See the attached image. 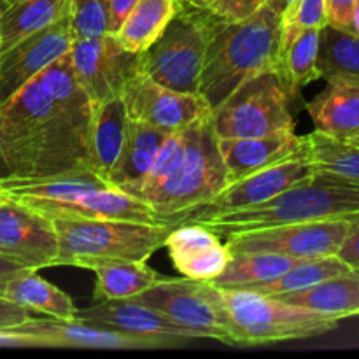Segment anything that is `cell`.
<instances>
[{"instance_id": "32", "label": "cell", "mask_w": 359, "mask_h": 359, "mask_svg": "<svg viewBox=\"0 0 359 359\" xmlns=\"http://www.w3.org/2000/svg\"><path fill=\"white\" fill-rule=\"evenodd\" d=\"M349 272L351 269L339 256L300 259L297 265L291 266L287 272H284L277 279L263 284H256V286L248 287V290L262 294H269V297H276V294L284 293H297V291L309 290V287L316 286V284L323 283V280L332 279V277L337 276H344V273Z\"/></svg>"}, {"instance_id": "21", "label": "cell", "mask_w": 359, "mask_h": 359, "mask_svg": "<svg viewBox=\"0 0 359 359\" xmlns=\"http://www.w3.org/2000/svg\"><path fill=\"white\" fill-rule=\"evenodd\" d=\"M316 132L342 142L359 139V81L328 77L325 90L307 102Z\"/></svg>"}, {"instance_id": "11", "label": "cell", "mask_w": 359, "mask_h": 359, "mask_svg": "<svg viewBox=\"0 0 359 359\" xmlns=\"http://www.w3.org/2000/svg\"><path fill=\"white\" fill-rule=\"evenodd\" d=\"M314 172V165L300 156L283 161L279 165L263 168L255 174L231 181L226 188L221 189L210 200L193 207V209L184 210V212L167 217L163 223L170 224V226L182 223H203L216 216H224V214L262 205L283 193L284 189L309 179Z\"/></svg>"}, {"instance_id": "16", "label": "cell", "mask_w": 359, "mask_h": 359, "mask_svg": "<svg viewBox=\"0 0 359 359\" xmlns=\"http://www.w3.org/2000/svg\"><path fill=\"white\" fill-rule=\"evenodd\" d=\"M139 55L126 53L114 35L74 39L70 48L74 72L91 102L118 97L123 83L137 67Z\"/></svg>"}, {"instance_id": "17", "label": "cell", "mask_w": 359, "mask_h": 359, "mask_svg": "<svg viewBox=\"0 0 359 359\" xmlns=\"http://www.w3.org/2000/svg\"><path fill=\"white\" fill-rule=\"evenodd\" d=\"M18 332L32 337L37 347H69V349L100 351H144L161 349L154 340L118 332L107 326L79 319L34 318L14 326Z\"/></svg>"}, {"instance_id": "18", "label": "cell", "mask_w": 359, "mask_h": 359, "mask_svg": "<svg viewBox=\"0 0 359 359\" xmlns=\"http://www.w3.org/2000/svg\"><path fill=\"white\" fill-rule=\"evenodd\" d=\"M76 319L154 340L160 344L161 349L196 340L191 333L172 323L167 316L135 298L95 302L90 307L81 311L77 309Z\"/></svg>"}, {"instance_id": "47", "label": "cell", "mask_w": 359, "mask_h": 359, "mask_svg": "<svg viewBox=\"0 0 359 359\" xmlns=\"http://www.w3.org/2000/svg\"><path fill=\"white\" fill-rule=\"evenodd\" d=\"M186 2H189V4H195L196 0H186Z\"/></svg>"}, {"instance_id": "39", "label": "cell", "mask_w": 359, "mask_h": 359, "mask_svg": "<svg viewBox=\"0 0 359 359\" xmlns=\"http://www.w3.org/2000/svg\"><path fill=\"white\" fill-rule=\"evenodd\" d=\"M32 318V312L27 309L20 307L14 302L0 297V330L13 328V326L21 325Z\"/></svg>"}, {"instance_id": "31", "label": "cell", "mask_w": 359, "mask_h": 359, "mask_svg": "<svg viewBox=\"0 0 359 359\" xmlns=\"http://www.w3.org/2000/svg\"><path fill=\"white\" fill-rule=\"evenodd\" d=\"M298 156L314 165L318 170L330 172L347 181L359 182V146L332 139L321 132L302 135Z\"/></svg>"}, {"instance_id": "48", "label": "cell", "mask_w": 359, "mask_h": 359, "mask_svg": "<svg viewBox=\"0 0 359 359\" xmlns=\"http://www.w3.org/2000/svg\"><path fill=\"white\" fill-rule=\"evenodd\" d=\"M351 144H358V146H359V139H356L354 142H351Z\"/></svg>"}, {"instance_id": "15", "label": "cell", "mask_w": 359, "mask_h": 359, "mask_svg": "<svg viewBox=\"0 0 359 359\" xmlns=\"http://www.w3.org/2000/svg\"><path fill=\"white\" fill-rule=\"evenodd\" d=\"M72 42L70 16H67L6 49L0 65V104L9 100L55 60L69 53Z\"/></svg>"}, {"instance_id": "1", "label": "cell", "mask_w": 359, "mask_h": 359, "mask_svg": "<svg viewBox=\"0 0 359 359\" xmlns=\"http://www.w3.org/2000/svg\"><path fill=\"white\" fill-rule=\"evenodd\" d=\"M91 114L56 104L37 77L25 84L0 104V147L9 177L35 179L83 168L93 170Z\"/></svg>"}, {"instance_id": "30", "label": "cell", "mask_w": 359, "mask_h": 359, "mask_svg": "<svg viewBox=\"0 0 359 359\" xmlns=\"http://www.w3.org/2000/svg\"><path fill=\"white\" fill-rule=\"evenodd\" d=\"M97 277L95 302L130 300L161 279L146 262H107L91 269Z\"/></svg>"}, {"instance_id": "4", "label": "cell", "mask_w": 359, "mask_h": 359, "mask_svg": "<svg viewBox=\"0 0 359 359\" xmlns=\"http://www.w3.org/2000/svg\"><path fill=\"white\" fill-rule=\"evenodd\" d=\"M280 16L263 6L258 13L237 23H223L207 48L198 95L210 112L249 79L279 63Z\"/></svg>"}, {"instance_id": "9", "label": "cell", "mask_w": 359, "mask_h": 359, "mask_svg": "<svg viewBox=\"0 0 359 359\" xmlns=\"http://www.w3.org/2000/svg\"><path fill=\"white\" fill-rule=\"evenodd\" d=\"M290 100L276 70H266L242 84L212 112L214 132L219 139L293 132L297 125Z\"/></svg>"}, {"instance_id": "33", "label": "cell", "mask_w": 359, "mask_h": 359, "mask_svg": "<svg viewBox=\"0 0 359 359\" xmlns=\"http://www.w3.org/2000/svg\"><path fill=\"white\" fill-rule=\"evenodd\" d=\"M318 67L321 79L349 77L359 81V37L330 25L321 28Z\"/></svg>"}, {"instance_id": "35", "label": "cell", "mask_w": 359, "mask_h": 359, "mask_svg": "<svg viewBox=\"0 0 359 359\" xmlns=\"http://www.w3.org/2000/svg\"><path fill=\"white\" fill-rule=\"evenodd\" d=\"M280 44L305 28H325L328 25L326 0H293L280 14Z\"/></svg>"}, {"instance_id": "6", "label": "cell", "mask_w": 359, "mask_h": 359, "mask_svg": "<svg viewBox=\"0 0 359 359\" xmlns=\"http://www.w3.org/2000/svg\"><path fill=\"white\" fill-rule=\"evenodd\" d=\"M58 235L56 265L91 270L107 262H147L172 230L165 223L51 217Z\"/></svg>"}, {"instance_id": "5", "label": "cell", "mask_w": 359, "mask_h": 359, "mask_svg": "<svg viewBox=\"0 0 359 359\" xmlns=\"http://www.w3.org/2000/svg\"><path fill=\"white\" fill-rule=\"evenodd\" d=\"M354 216H359V182L316 168L311 177L262 205L216 216L200 224H205L219 237H230L286 224Z\"/></svg>"}, {"instance_id": "40", "label": "cell", "mask_w": 359, "mask_h": 359, "mask_svg": "<svg viewBox=\"0 0 359 359\" xmlns=\"http://www.w3.org/2000/svg\"><path fill=\"white\" fill-rule=\"evenodd\" d=\"M139 0H109V34H116Z\"/></svg>"}, {"instance_id": "10", "label": "cell", "mask_w": 359, "mask_h": 359, "mask_svg": "<svg viewBox=\"0 0 359 359\" xmlns=\"http://www.w3.org/2000/svg\"><path fill=\"white\" fill-rule=\"evenodd\" d=\"M156 309L195 339H212L233 346L217 287L191 279H163L135 297Z\"/></svg>"}, {"instance_id": "46", "label": "cell", "mask_w": 359, "mask_h": 359, "mask_svg": "<svg viewBox=\"0 0 359 359\" xmlns=\"http://www.w3.org/2000/svg\"><path fill=\"white\" fill-rule=\"evenodd\" d=\"M2 55H4V48H2V42H0V65H2Z\"/></svg>"}, {"instance_id": "27", "label": "cell", "mask_w": 359, "mask_h": 359, "mask_svg": "<svg viewBox=\"0 0 359 359\" xmlns=\"http://www.w3.org/2000/svg\"><path fill=\"white\" fill-rule=\"evenodd\" d=\"M70 16V0H18L0 9V42L4 51L21 39Z\"/></svg>"}, {"instance_id": "14", "label": "cell", "mask_w": 359, "mask_h": 359, "mask_svg": "<svg viewBox=\"0 0 359 359\" xmlns=\"http://www.w3.org/2000/svg\"><path fill=\"white\" fill-rule=\"evenodd\" d=\"M0 255L32 270L56 266L58 235L51 217L0 198Z\"/></svg>"}, {"instance_id": "45", "label": "cell", "mask_w": 359, "mask_h": 359, "mask_svg": "<svg viewBox=\"0 0 359 359\" xmlns=\"http://www.w3.org/2000/svg\"><path fill=\"white\" fill-rule=\"evenodd\" d=\"M14 2H18V0H0V9H4V7L11 6V4H14Z\"/></svg>"}, {"instance_id": "20", "label": "cell", "mask_w": 359, "mask_h": 359, "mask_svg": "<svg viewBox=\"0 0 359 359\" xmlns=\"http://www.w3.org/2000/svg\"><path fill=\"white\" fill-rule=\"evenodd\" d=\"M300 146L302 137L297 135L294 130L262 137L219 139V151L230 182L298 158Z\"/></svg>"}, {"instance_id": "34", "label": "cell", "mask_w": 359, "mask_h": 359, "mask_svg": "<svg viewBox=\"0 0 359 359\" xmlns=\"http://www.w3.org/2000/svg\"><path fill=\"white\" fill-rule=\"evenodd\" d=\"M74 39H95L109 34V0H70Z\"/></svg>"}, {"instance_id": "12", "label": "cell", "mask_w": 359, "mask_h": 359, "mask_svg": "<svg viewBox=\"0 0 359 359\" xmlns=\"http://www.w3.org/2000/svg\"><path fill=\"white\" fill-rule=\"evenodd\" d=\"M353 226V217L286 224L226 237L231 255L276 252L297 259L337 256Z\"/></svg>"}, {"instance_id": "13", "label": "cell", "mask_w": 359, "mask_h": 359, "mask_svg": "<svg viewBox=\"0 0 359 359\" xmlns=\"http://www.w3.org/2000/svg\"><path fill=\"white\" fill-rule=\"evenodd\" d=\"M119 98L132 121L144 123L168 133L186 128L210 114V109L198 93L170 90L142 72L139 67L125 79Z\"/></svg>"}, {"instance_id": "22", "label": "cell", "mask_w": 359, "mask_h": 359, "mask_svg": "<svg viewBox=\"0 0 359 359\" xmlns=\"http://www.w3.org/2000/svg\"><path fill=\"white\" fill-rule=\"evenodd\" d=\"M167 137L168 132L130 119L125 146L109 174V184L135 196Z\"/></svg>"}, {"instance_id": "38", "label": "cell", "mask_w": 359, "mask_h": 359, "mask_svg": "<svg viewBox=\"0 0 359 359\" xmlns=\"http://www.w3.org/2000/svg\"><path fill=\"white\" fill-rule=\"evenodd\" d=\"M337 256L351 270H359V216L353 217V226H351L349 235L346 237Z\"/></svg>"}, {"instance_id": "7", "label": "cell", "mask_w": 359, "mask_h": 359, "mask_svg": "<svg viewBox=\"0 0 359 359\" xmlns=\"http://www.w3.org/2000/svg\"><path fill=\"white\" fill-rule=\"evenodd\" d=\"M223 23L203 7L179 0L170 23L160 39L139 55L137 67L170 90L198 93L207 48Z\"/></svg>"}, {"instance_id": "41", "label": "cell", "mask_w": 359, "mask_h": 359, "mask_svg": "<svg viewBox=\"0 0 359 359\" xmlns=\"http://www.w3.org/2000/svg\"><path fill=\"white\" fill-rule=\"evenodd\" d=\"M25 269H27V266L20 265V263L14 262V259L0 255V297H2V291L4 287H6V284L9 283L16 273H20L21 270Z\"/></svg>"}, {"instance_id": "29", "label": "cell", "mask_w": 359, "mask_h": 359, "mask_svg": "<svg viewBox=\"0 0 359 359\" xmlns=\"http://www.w3.org/2000/svg\"><path fill=\"white\" fill-rule=\"evenodd\" d=\"M298 262L300 259L276 252H237L231 255L224 272L209 284L219 290H248L277 279Z\"/></svg>"}, {"instance_id": "23", "label": "cell", "mask_w": 359, "mask_h": 359, "mask_svg": "<svg viewBox=\"0 0 359 359\" xmlns=\"http://www.w3.org/2000/svg\"><path fill=\"white\" fill-rule=\"evenodd\" d=\"M128 123L130 118L119 95L93 104L90 126L91 168L104 181H107L125 146Z\"/></svg>"}, {"instance_id": "42", "label": "cell", "mask_w": 359, "mask_h": 359, "mask_svg": "<svg viewBox=\"0 0 359 359\" xmlns=\"http://www.w3.org/2000/svg\"><path fill=\"white\" fill-rule=\"evenodd\" d=\"M291 2H293V0H265V6L270 7L273 13H277L280 16Z\"/></svg>"}, {"instance_id": "25", "label": "cell", "mask_w": 359, "mask_h": 359, "mask_svg": "<svg viewBox=\"0 0 359 359\" xmlns=\"http://www.w3.org/2000/svg\"><path fill=\"white\" fill-rule=\"evenodd\" d=\"M2 297L27 309L32 314L48 316L55 319H74L77 307L74 300L58 286L39 276V270L25 269L6 284Z\"/></svg>"}, {"instance_id": "8", "label": "cell", "mask_w": 359, "mask_h": 359, "mask_svg": "<svg viewBox=\"0 0 359 359\" xmlns=\"http://www.w3.org/2000/svg\"><path fill=\"white\" fill-rule=\"evenodd\" d=\"M233 346H262L325 335L339 321L251 290H219Z\"/></svg>"}, {"instance_id": "26", "label": "cell", "mask_w": 359, "mask_h": 359, "mask_svg": "<svg viewBox=\"0 0 359 359\" xmlns=\"http://www.w3.org/2000/svg\"><path fill=\"white\" fill-rule=\"evenodd\" d=\"M177 7L179 0H139L112 35L126 53L142 55L160 39Z\"/></svg>"}, {"instance_id": "2", "label": "cell", "mask_w": 359, "mask_h": 359, "mask_svg": "<svg viewBox=\"0 0 359 359\" xmlns=\"http://www.w3.org/2000/svg\"><path fill=\"white\" fill-rule=\"evenodd\" d=\"M230 184L212 126V112L168 133L135 198L151 207L160 223L207 202Z\"/></svg>"}, {"instance_id": "3", "label": "cell", "mask_w": 359, "mask_h": 359, "mask_svg": "<svg viewBox=\"0 0 359 359\" xmlns=\"http://www.w3.org/2000/svg\"><path fill=\"white\" fill-rule=\"evenodd\" d=\"M0 196L28 205L48 217L160 223L147 203L114 188L88 168L49 177L0 179Z\"/></svg>"}, {"instance_id": "44", "label": "cell", "mask_w": 359, "mask_h": 359, "mask_svg": "<svg viewBox=\"0 0 359 359\" xmlns=\"http://www.w3.org/2000/svg\"><path fill=\"white\" fill-rule=\"evenodd\" d=\"M9 168H7V163H6V158H4V153H2V147H0V179H6L9 177Z\"/></svg>"}, {"instance_id": "36", "label": "cell", "mask_w": 359, "mask_h": 359, "mask_svg": "<svg viewBox=\"0 0 359 359\" xmlns=\"http://www.w3.org/2000/svg\"><path fill=\"white\" fill-rule=\"evenodd\" d=\"M193 6L203 7L224 23H237L258 13L265 0H196Z\"/></svg>"}, {"instance_id": "19", "label": "cell", "mask_w": 359, "mask_h": 359, "mask_svg": "<svg viewBox=\"0 0 359 359\" xmlns=\"http://www.w3.org/2000/svg\"><path fill=\"white\" fill-rule=\"evenodd\" d=\"M172 265L186 279L210 283L224 272L231 258L226 242L200 223H182L172 226L165 238Z\"/></svg>"}, {"instance_id": "37", "label": "cell", "mask_w": 359, "mask_h": 359, "mask_svg": "<svg viewBox=\"0 0 359 359\" xmlns=\"http://www.w3.org/2000/svg\"><path fill=\"white\" fill-rule=\"evenodd\" d=\"M354 6H356V0H326V14H328L330 27L347 32Z\"/></svg>"}, {"instance_id": "28", "label": "cell", "mask_w": 359, "mask_h": 359, "mask_svg": "<svg viewBox=\"0 0 359 359\" xmlns=\"http://www.w3.org/2000/svg\"><path fill=\"white\" fill-rule=\"evenodd\" d=\"M321 28H305L280 44L277 76L291 98L307 84L321 79L318 67Z\"/></svg>"}, {"instance_id": "24", "label": "cell", "mask_w": 359, "mask_h": 359, "mask_svg": "<svg viewBox=\"0 0 359 359\" xmlns=\"http://www.w3.org/2000/svg\"><path fill=\"white\" fill-rule=\"evenodd\" d=\"M279 300L342 321L359 316V270L332 277L309 290L276 294Z\"/></svg>"}, {"instance_id": "49", "label": "cell", "mask_w": 359, "mask_h": 359, "mask_svg": "<svg viewBox=\"0 0 359 359\" xmlns=\"http://www.w3.org/2000/svg\"><path fill=\"white\" fill-rule=\"evenodd\" d=\"M0 198H2V196H0Z\"/></svg>"}, {"instance_id": "43", "label": "cell", "mask_w": 359, "mask_h": 359, "mask_svg": "<svg viewBox=\"0 0 359 359\" xmlns=\"http://www.w3.org/2000/svg\"><path fill=\"white\" fill-rule=\"evenodd\" d=\"M347 32H351V34L358 35L359 37V0H356V6H354L353 14H351L349 28H347Z\"/></svg>"}]
</instances>
